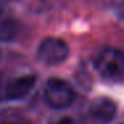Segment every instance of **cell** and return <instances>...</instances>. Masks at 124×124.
Returning <instances> with one entry per match:
<instances>
[{
    "label": "cell",
    "instance_id": "cell-1",
    "mask_svg": "<svg viewBox=\"0 0 124 124\" xmlns=\"http://www.w3.org/2000/svg\"><path fill=\"white\" fill-rule=\"evenodd\" d=\"M95 67L107 80H121L124 78V52L113 47L101 49L95 60Z\"/></svg>",
    "mask_w": 124,
    "mask_h": 124
},
{
    "label": "cell",
    "instance_id": "cell-2",
    "mask_svg": "<svg viewBox=\"0 0 124 124\" xmlns=\"http://www.w3.org/2000/svg\"><path fill=\"white\" fill-rule=\"evenodd\" d=\"M76 97L72 85L59 78H52L44 87V100L54 109H64L70 107Z\"/></svg>",
    "mask_w": 124,
    "mask_h": 124
},
{
    "label": "cell",
    "instance_id": "cell-3",
    "mask_svg": "<svg viewBox=\"0 0 124 124\" xmlns=\"http://www.w3.org/2000/svg\"><path fill=\"white\" fill-rule=\"evenodd\" d=\"M70 55L68 44L63 39L49 36L40 41L36 49V57L44 65H59Z\"/></svg>",
    "mask_w": 124,
    "mask_h": 124
},
{
    "label": "cell",
    "instance_id": "cell-4",
    "mask_svg": "<svg viewBox=\"0 0 124 124\" xmlns=\"http://www.w3.org/2000/svg\"><path fill=\"white\" fill-rule=\"evenodd\" d=\"M116 103L109 97H96L88 104L79 124H108L116 115Z\"/></svg>",
    "mask_w": 124,
    "mask_h": 124
},
{
    "label": "cell",
    "instance_id": "cell-5",
    "mask_svg": "<svg viewBox=\"0 0 124 124\" xmlns=\"http://www.w3.org/2000/svg\"><path fill=\"white\" fill-rule=\"evenodd\" d=\"M36 83V76L33 73L20 75L11 79L6 84L4 95L8 100H22L32 91Z\"/></svg>",
    "mask_w": 124,
    "mask_h": 124
},
{
    "label": "cell",
    "instance_id": "cell-6",
    "mask_svg": "<svg viewBox=\"0 0 124 124\" xmlns=\"http://www.w3.org/2000/svg\"><path fill=\"white\" fill-rule=\"evenodd\" d=\"M0 124H31V120L16 108L0 109Z\"/></svg>",
    "mask_w": 124,
    "mask_h": 124
},
{
    "label": "cell",
    "instance_id": "cell-7",
    "mask_svg": "<svg viewBox=\"0 0 124 124\" xmlns=\"http://www.w3.org/2000/svg\"><path fill=\"white\" fill-rule=\"evenodd\" d=\"M19 33V25L15 19L11 17H0V40L12 41Z\"/></svg>",
    "mask_w": 124,
    "mask_h": 124
},
{
    "label": "cell",
    "instance_id": "cell-8",
    "mask_svg": "<svg viewBox=\"0 0 124 124\" xmlns=\"http://www.w3.org/2000/svg\"><path fill=\"white\" fill-rule=\"evenodd\" d=\"M49 124H79V121H76L75 119H72L71 116H62L59 119L52 120Z\"/></svg>",
    "mask_w": 124,
    "mask_h": 124
},
{
    "label": "cell",
    "instance_id": "cell-9",
    "mask_svg": "<svg viewBox=\"0 0 124 124\" xmlns=\"http://www.w3.org/2000/svg\"><path fill=\"white\" fill-rule=\"evenodd\" d=\"M116 14H117V16L120 17L121 20H124V3L119 4L117 8H116Z\"/></svg>",
    "mask_w": 124,
    "mask_h": 124
},
{
    "label": "cell",
    "instance_id": "cell-10",
    "mask_svg": "<svg viewBox=\"0 0 124 124\" xmlns=\"http://www.w3.org/2000/svg\"><path fill=\"white\" fill-rule=\"evenodd\" d=\"M4 8H6V4L3 1H0V17L3 16V14H4Z\"/></svg>",
    "mask_w": 124,
    "mask_h": 124
}]
</instances>
